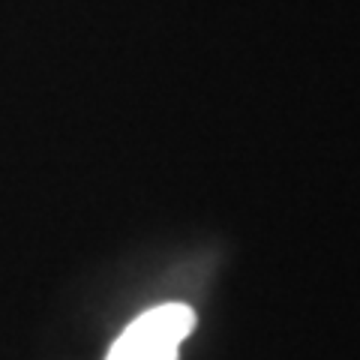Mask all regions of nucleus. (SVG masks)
I'll list each match as a JSON object with an SVG mask.
<instances>
[{"mask_svg":"<svg viewBox=\"0 0 360 360\" xmlns=\"http://www.w3.org/2000/svg\"><path fill=\"white\" fill-rule=\"evenodd\" d=\"M195 315L184 303H165L139 315L117 336L105 360H177L180 342L189 336Z\"/></svg>","mask_w":360,"mask_h":360,"instance_id":"f257e3e1","label":"nucleus"}]
</instances>
